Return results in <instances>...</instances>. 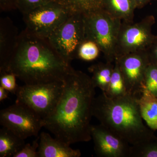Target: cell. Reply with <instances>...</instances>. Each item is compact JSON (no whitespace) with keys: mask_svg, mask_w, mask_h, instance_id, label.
I'll return each mask as SVG.
<instances>
[{"mask_svg":"<svg viewBox=\"0 0 157 157\" xmlns=\"http://www.w3.org/2000/svg\"><path fill=\"white\" fill-rule=\"evenodd\" d=\"M136 9L133 0H103L102 9L122 22H134Z\"/></svg>","mask_w":157,"mask_h":157,"instance_id":"15","label":"cell"},{"mask_svg":"<svg viewBox=\"0 0 157 157\" xmlns=\"http://www.w3.org/2000/svg\"><path fill=\"white\" fill-rule=\"evenodd\" d=\"M17 9L15 0H0L1 11H10Z\"/></svg>","mask_w":157,"mask_h":157,"instance_id":"27","label":"cell"},{"mask_svg":"<svg viewBox=\"0 0 157 157\" xmlns=\"http://www.w3.org/2000/svg\"><path fill=\"white\" fill-rule=\"evenodd\" d=\"M110 98L123 97L129 94L118 65L114 62V67L108 90L104 92Z\"/></svg>","mask_w":157,"mask_h":157,"instance_id":"19","label":"cell"},{"mask_svg":"<svg viewBox=\"0 0 157 157\" xmlns=\"http://www.w3.org/2000/svg\"><path fill=\"white\" fill-rule=\"evenodd\" d=\"M83 17L86 39L98 45L106 62L114 63L121 21L102 9L84 14Z\"/></svg>","mask_w":157,"mask_h":157,"instance_id":"4","label":"cell"},{"mask_svg":"<svg viewBox=\"0 0 157 157\" xmlns=\"http://www.w3.org/2000/svg\"><path fill=\"white\" fill-rule=\"evenodd\" d=\"M131 157H157V139L132 146Z\"/></svg>","mask_w":157,"mask_h":157,"instance_id":"21","label":"cell"},{"mask_svg":"<svg viewBox=\"0 0 157 157\" xmlns=\"http://www.w3.org/2000/svg\"><path fill=\"white\" fill-rule=\"evenodd\" d=\"M39 137L33 141L32 144L28 143L13 157H39L38 149L39 146Z\"/></svg>","mask_w":157,"mask_h":157,"instance_id":"25","label":"cell"},{"mask_svg":"<svg viewBox=\"0 0 157 157\" xmlns=\"http://www.w3.org/2000/svg\"><path fill=\"white\" fill-rule=\"evenodd\" d=\"M39 157H79L81 153L78 149H73L70 145L48 133L42 132L39 136L38 149Z\"/></svg>","mask_w":157,"mask_h":157,"instance_id":"13","label":"cell"},{"mask_svg":"<svg viewBox=\"0 0 157 157\" xmlns=\"http://www.w3.org/2000/svg\"><path fill=\"white\" fill-rule=\"evenodd\" d=\"M72 14H86L102 9L103 0H56Z\"/></svg>","mask_w":157,"mask_h":157,"instance_id":"18","label":"cell"},{"mask_svg":"<svg viewBox=\"0 0 157 157\" xmlns=\"http://www.w3.org/2000/svg\"><path fill=\"white\" fill-rule=\"evenodd\" d=\"M72 14L63 5L55 1L22 14L26 30L47 39Z\"/></svg>","mask_w":157,"mask_h":157,"instance_id":"7","label":"cell"},{"mask_svg":"<svg viewBox=\"0 0 157 157\" xmlns=\"http://www.w3.org/2000/svg\"><path fill=\"white\" fill-rule=\"evenodd\" d=\"M147 52L151 63L157 66V37Z\"/></svg>","mask_w":157,"mask_h":157,"instance_id":"26","label":"cell"},{"mask_svg":"<svg viewBox=\"0 0 157 157\" xmlns=\"http://www.w3.org/2000/svg\"><path fill=\"white\" fill-rule=\"evenodd\" d=\"M114 64L110 62L98 63L90 66L89 72L91 73L92 82L95 88H99L103 92H106L112 76Z\"/></svg>","mask_w":157,"mask_h":157,"instance_id":"17","label":"cell"},{"mask_svg":"<svg viewBox=\"0 0 157 157\" xmlns=\"http://www.w3.org/2000/svg\"><path fill=\"white\" fill-rule=\"evenodd\" d=\"M133 1L135 2L137 9H141L148 3L155 0H133Z\"/></svg>","mask_w":157,"mask_h":157,"instance_id":"28","label":"cell"},{"mask_svg":"<svg viewBox=\"0 0 157 157\" xmlns=\"http://www.w3.org/2000/svg\"><path fill=\"white\" fill-rule=\"evenodd\" d=\"M155 20L149 15L137 23L122 21L117 46V58L132 52L147 51L157 38L152 32Z\"/></svg>","mask_w":157,"mask_h":157,"instance_id":"8","label":"cell"},{"mask_svg":"<svg viewBox=\"0 0 157 157\" xmlns=\"http://www.w3.org/2000/svg\"><path fill=\"white\" fill-rule=\"evenodd\" d=\"M42 118L25 105L16 103L2 109L0 124L25 140L37 136L43 128Z\"/></svg>","mask_w":157,"mask_h":157,"instance_id":"9","label":"cell"},{"mask_svg":"<svg viewBox=\"0 0 157 157\" xmlns=\"http://www.w3.org/2000/svg\"><path fill=\"white\" fill-rule=\"evenodd\" d=\"M91 135L98 156L131 157L132 145L103 125H92Z\"/></svg>","mask_w":157,"mask_h":157,"instance_id":"11","label":"cell"},{"mask_svg":"<svg viewBox=\"0 0 157 157\" xmlns=\"http://www.w3.org/2000/svg\"><path fill=\"white\" fill-rule=\"evenodd\" d=\"M53 112L42 120L43 128L68 145L92 140L90 122L95 91L90 76L71 68Z\"/></svg>","mask_w":157,"mask_h":157,"instance_id":"1","label":"cell"},{"mask_svg":"<svg viewBox=\"0 0 157 157\" xmlns=\"http://www.w3.org/2000/svg\"><path fill=\"white\" fill-rule=\"evenodd\" d=\"M56 0H15L17 9L22 14Z\"/></svg>","mask_w":157,"mask_h":157,"instance_id":"24","label":"cell"},{"mask_svg":"<svg viewBox=\"0 0 157 157\" xmlns=\"http://www.w3.org/2000/svg\"><path fill=\"white\" fill-rule=\"evenodd\" d=\"M9 92L2 86H0V101L2 102L9 97Z\"/></svg>","mask_w":157,"mask_h":157,"instance_id":"29","label":"cell"},{"mask_svg":"<svg viewBox=\"0 0 157 157\" xmlns=\"http://www.w3.org/2000/svg\"><path fill=\"white\" fill-rule=\"evenodd\" d=\"M64 87L63 81L25 84L17 89L16 102L28 107L44 119L55 109Z\"/></svg>","mask_w":157,"mask_h":157,"instance_id":"5","label":"cell"},{"mask_svg":"<svg viewBox=\"0 0 157 157\" xmlns=\"http://www.w3.org/2000/svg\"><path fill=\"white\" fill-rule=\"evenodd\" d=\"M17 78L13 73L0 72V86L15 95L19 86L16 82Z\"/></svg>","mask_w":157,"mask_h":157,"instance_id":"23","label":"cell"},{"mask_svg":"<svg viewBox=\"0 0 157 157\" xmlns=\"http://www.w3.org/2000/svg\"><path fill=\"white\" fill-rule=\"evenodd\" d=\"M137 98L130 94L110 98L102 92L93 104V116L132 146L157 139L153 130L144 124Z\"/></svg>","mask_w":157,"mask_h":157,"instance_id":"3","label":"cell"},{"mask_svg":"<svg viewBox=\"0 0 157 157\" xmlns=\"http://www.w3.org/2000/svg\"><path fill=\"white\" fill-rule=\"evenodd\" d=\"M47 39L59 55L71 63L77 59L78 48L86 39L83 14H72Z\"/></svg>","mask_w":157,"mask_h":157,"instance_id":"6","label":"cell"},{"mask_svg":"<svg viewBox=\"0 0 157 157\" xmlns=\"http://www.w3.org/2000/svg\"><path fill=\"white\" fill-rule=\"evenodd\" d=\"M25 139L5 127L0 130V157L14 156L25 145Z\"/></svg>","mask_w":157,"mask_h":157,"instance_id":"16","label":"cell"},{"mask_svg":"<svg viewBox=\"0 0 157 157\" xmlns=\"http://www.w3.org/2000/svg\"><path fill=\"white\" fill-rule=\"evenodd\" d=\"M101 52L95 42L86 39L78 48L77 59L85 61H91L97 59Z\"/></svg>","mask_w":157,"mask_h":157,"instance_id":"20","label":"cell"},{"mask_svg":"<svg viewBox=\"0 0 157 157\" xmlns=\"http://www.w3.org/2000/svg\"><path fill=\"white\" fill-rule=\"evenodd\" d=\"M118 65L128 93L138 97L144 87L147 69L150 64L147 51L137 52L118 57Z\"/></svg>","mask_w":157,"mask_h":157,"instance_id":"10","label":"cell"},{"mask_svg":"<svg viewBox=\"0 0 157 157\" xmlns=\"http://www.w3.org/2000/svg\"><path fill=\"white\" fill-rule=\"evenodd\" d=\"M19 34L11 18L0 19V72L6 70L15 50Z\"/></svg>","mask_w":157,"mask_h":157,"instance_id":"12","label":"cell"},{"mask_svg":"<svg viewBox=\"0 0 157 157\" xmlns=\"http://www.w3.org/2000/svg\"><path fill=\"white\" fill-rule=\"evenodd\" d=\"M144 87L157 98V66L156 65L150 63L147 67L144 75Z\"/></svg>","mask_w":157,"mask_h":157,"instance_id":"22","label":"cell"},{"mask_svg":"<svg viewBox=\"0 0 157 157\" xmlns=\"http://www.w3.org/2000/svg\"><path fill=\"white\" fill-rule=\"evenodd\" d=\"M137 101L141 117L149 128L157 131V98L144 87Z\"/></svg>","mask_w":157,"mask_h":157,"instance_id":"14","label":"cell"},{"mask_svg":"<svg viewBox=\"0 0 157 157\" xmlns=\"http://www.w3.org/2000/svg\"><path fill=\"white\" fill-rule=\"evenodd\" d=\"M72 67L48 39L25 29L19 34L15 50L4 72L13 73L25 84H37L63 81Z\"/></svg>","mask_w":157,"mask_h":157,"instance_id":"2","label":"cell"}]
</instances>
